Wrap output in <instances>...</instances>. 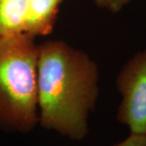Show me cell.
<instances>
[{
    "mask_svg": "<svg viewBox=\"0 0 146 146\" xmlns=\"http://www.w3.org/2000/svg\"><path fill=\"white\" fill-rule=\"evenodd\" d=\"M39 124L72 141L89 131V119L99 96V71L87 53L61 40L39 46Z\"/></svg>",
    "mask_w": 146,
    "mask_h": 146,
    "instance_id": "cell-1",
    "label": "cell"
},
{
    "mask_svg": "<svg viewBox=\"0 0 146 146\" xmlns=\"http://www.w3.org/2000/svg\"><path fill=\"white\" fill-rule=\"evenodd\" d=\"M26 33L0 36V129L26 134L39 123V46Z\"/></svg>",
    "mask_w": 146,
    "mask_h": 146,
    "instance_id": "cell-2",
    "label": "cell"
},
{
    "mask_svg": "<svg viewBox=\"0 0 146 146\" xmlns=\"http://www.w3.org/2000/svg\"><path fill=\"white\" fill-rule=\"evenodd\" d=\"M116 87L122 96L116 119L130 133L146 136V49L136 53L121 68Z\"/></svg>",
    "mask_w": 146,
    "mask_h": 146,
    "instance_id": "cell-3",
    "label": "cell"
},
{
    "mask_svg": "<svg viewBox=\"0 0 146 146\" xmlns=\"http://www.w3.org/2000/svg\"><path fill=\"white\" fill-rule=\"evenodd\" d=\"M63 0H29L25 33L36 37L49 35L54 29Z\"/></svg>",
    "mask_w": 146,
    "mask_h": 146,
    "instance_id": "cell-4",
    "label": "cell"
},
{
    "mask_svg": "<svg viewBox=\"0 0 146 146\" xmlns=\"http://www.w3.org/2000/svg\"><path fill=\"white\" fill-rule=\"evenodd\" d=\"M29 0H0V36L25 33Z\"/></svg>",
    "mask_w": 146,
    "mask_h": 146,
    "instance_id": "cell-5",
    "label": "cell"
},
{
    "mask_svg": "<svg viewBox=\"0 0 146 146\" xmlns=\"http://www.w3.org/2000/svg\"><path fill=\"white\" fill-rule=\"evenodd\" d=\"M95 5L101 9H104L112 12L117 13L124 8L131 0H93Z\"/></svg>",
    "mask_w": 146,
    "mask_h": 146,
    "instance_id": "cell-6",
    "label": "cell"
},
{
    "mask_svg": "<svg viewBox=\"0 0 146 146\" xmlns=\"http://www.w3.org/2000/svg\"><path fill=\"white\" fill-rule=\"evenodd\" d=\"M112 146H146V136L130 133L123 141L116 143Z\"/></svg>",
    "mask_w": 146,
    "mask_h": 146,
    "instance_id": "cell-7",
    "label": "cell"
}]
</instances>
